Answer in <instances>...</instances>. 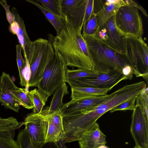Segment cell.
Listing matches in <instances>:
<instances>
[{"label": "cell", "instance_id": "6da1fadb", "mask_svg": "<svg viewBox=\"0 0 148 148\" xmlns=\"http://www.w3.org/2000/svg\"><path fill=\"white\" fill-rule=\"evenodd\" d=\"M66 21L60 33L49 35L54 51L67 66L93 70L91 56L81 33Z\"/></svg>", "mask_w": 148, "mask_h": 148}, {"label": "cell", "instance_id": "7a4b0ae2", "mask_svg": "<svg viewBox=\"0 0 148 148\" xmlns=\"http://www.w3.org/2000/svg\"><path fill=\"white\" fill-rule=\"evenodd\" d=\"M146 88L143 81L126 85L116 90L113 97L93 109L70 116L69 124L77 133L83 134L103 114L122 103L136 97Z\"/></svg>", "mask_w": 148, "mask_h": 148}, {"label": "cell", "instance_id": "3957f363", "mask_svg": "<svg viewBox=\"0 0 148 148\" xmlns=\"http://www.w3.org/2000/svg\"><path fill=\"white\" fill-rule=\"evenodd\" d=\"M87 45L93 64V71L97 74L117 71L128 64L124 54L111 49L96 34L82 36Z\"/></svg>", "mask_w": 148, "mask_h": 148}, {"label": "cell", "instance_id": "277c9868", "mask_svg": "<svg viewBox=\"0 0 148 148\" xmlns=\"http://www.w3.org/2000/svg\"><path fill=\"white\" fill-rule=\"evenodd\" d=\"M23 52L30 68L28 87L37 86L46 66L54 57V50L49 40L39 38L26 45Z\"/></svg>", "mask_w": 148, "mask_h": 148}, {"label": "cell", "instance_id": "5b68a950", "mask_svg": "<svg viewBox=\"0 0 148 148\" xmlns=\"http://www.w3.org/2000/svg\"><path fill=\"white\" fill-rule=\"evenodd\" d=\"M125 52L124 54L127 64L132 68L136 77L148 78V47L142 37L130 36L124 38Z\"/></svg>", "mask_w": 148, "mask_h": 148}, {"label": "cell", "instance_id": "8992f818", "mask_svg": "<svg viewBox=\"0 0 148 148\" xmlns=\"http://www.w3.org/2000/svg\"><path fill=\"white\" fill-rule=\"evenodd\" d=\"M67 69L64 61L55 52L53 58L46 66L37 85L38 89L48 97L51 96L62 83L66 82Z\"/></svg>", "mask_w": 148, "mask_h": 148}, {"label": "cell", "instance_id": "52a82bcc", "mask_svg": "<svg viewBox=\"0 0 148 148\" xmlns=\"http://www.w3.org/2000/svg\"><path fill=\"white\" fill-rule=\"evenodd\" d=\"M115 23L117 28L124 36L142 37L143 21L136 8L126 5L120 7L115 14Z\"/></svg>", "mask_w": 148, "mask_h": 148}, {"label": "cell", "instance_id": "ba28073f", "mask_svg": "<svg viewBox=\"0 0 148 148\" xmlns=\"http://www.w3.org/2000/svg\"><path fill=\"white\" fill-rule=\"evenodd\" d=\"M23 124L33 147L42 148L45 144L48 127L47 116L42 112L29 113L25 118Z\"/></svg>", "mask_w": 148, "mask_h": 148}, {"label": "cell", "instance_id": "9c48e42d", "mask_svg": "<svg viewBox=\"0 0 148 148\" xmlns=\"http://www.w3.org/2000/svg\"><path fill=\"white\" fill-rule=\"evenodd\" d=\"M127 79L126 77L121 73L112 71L99 73L95 77L68 80L66 82L69 84L71 88L86 87L108 88H112L122 81Z\"/></svg>", "mask_w": 148, "mask_h": 148}, {"label": "cell", "instance_id": "30bf717a", "mask_svg": "<svg viewBox=\"0 0 148 148\" xmlns=\"http://www.w3.org/2000/svg\"><path fill=\"white\" fill-rule=\"evenodd\" d=\"M87 0H62L61 11L66 21L82 30Z\"/></svg>", "mask_w": 148, "mask_h": 148}, {"label": "cell", "instance_id": "8fae6325", "mask_svg": "<svg viewBox=\"0 0 148 148\" xmlns=\"http://www.w3.org/2000/svg\"><path fill=\"white\" fill-rule=\"evenodd\" d=\"M148 121L140 106L136 105L132 115L130 132L136 146L148 148Z\"/></svg>", "mask_w": 148, "mask_h": 148}, {"label": "cell", "instance_id": "7c38bea8", "mask_svg": "<svg viewBox=\"0 0 148 148\" xmlns=\"http://www.w3.org/2000/svg\"><path fill=\"white\" fill-rule=\"evenodd\" d=\"M116 91L109 95L76 100H71L63 103L61 109L62 116L72 115L81 111L90 110L113 97Z\"/></svg>", "mask_w": 148, "mask_h": 148}, {"label": "cell", "instance_id": "4fadbf2b", "mask_svg": "<svg viewBox=\"0 0 148 148\" xmlns=\"http://www.w3.org/2000/svg\"><path fill=\"white\" fill-rule=\"evenodd\" d=\"M17 87L10 75L3 72L0 77V103L16 112H18L21 105L14 99L12 92Z\"/></svg>", "mask_w": 148, "mask_h": 148}, {"label": "cell", "instance_id": "5bb4252c", "mask_svg": "<svg viewBox=\"0 0 148 148\" xmlns=\"http://www.w3.org/2000/svg\"><path fill=\"white\" fill-rule=\"evenodd\" d=\"M115 15L112 16L101 25L103 26L106 29V39L104 42L115 51L125 54V36L120 32L116 27Z\"/></svg>", "mask_w": 148, "mask_h": 148}, {"label": "cell", "instance_id": "9a60e30c", "mask_svg": "<svg viewBox=\"0 0 148 148\" xmlns=\"http://www.w3.org/2000/svg\"><path fill=\"white\" fill-rule=\"evenodd\" d=\"M47 116L48 125L45 143H57L62 141L64 132L61 110L56 111Z\"/></svg>", "mask_w": 148, "mask_h": 148}, {"label": "cell", "instance_id": "2e32d148", "mask_svg": "<svg viewBox=\"0 0 148 148\" xmlns=\"http://www.w3.org/2000/svg\"><path fill=\"white\" fill-rule=\"evenodd\" d=\"M106 136L96 122L85 132L78 140L80 148H98L106 143Z\"/></svg>", "mask_w": 148, "mask_h": 148}, {"label": "cell", "instance_id": "e0dca14e", "mask_svg": "<svg viewBox=\"0 0 148 148\" xmlns=\"http://www.w3.org/2000/svg\"><path fill=\"white\" fill-rule=\"evenodd\" d=\"M12 11L15 19L14 21L10 24L9 29L12 33L17 35L23 51L25 45L31 40L27 33L23 20L19 16L16 9L13 8Z\"/></svg>", "mask_w": 148, "mask_h": 148}, {"label": "cell", "instance_id": "ac0fdd59", "mask_svg": "<svg viewBox=\"0 0 148 148\" xmlns=\"http://www.w3.org/2000/svg\"><path fill=\"white\" fill-rule=\"evenodd\" d=\"M66 82L62 83L54 91L50 106L43 109L42 112L46 115H50L56 111L61 110L63 105L64 96L69 93Z\"/></svg>", "mask_w": 148, "mask_h": 148}, {"label": "cell", "instance_id": "d6986e66", "mask_svg": "<svg viewBox=\"0 0 148 148\" xmlns=\"http://www.w3.org/2000/svg\"><path fill=\"white\" fill-rule=\"evenodd\" d=\"M112 88H98L86 87L71 88V100H76L106 95L108 92Z\"/></svg>", "mask_w": 148, "mask_h": 148}, {"label": "cell", "instance_id": "ffe728a7", "mask_svg": "<svg viewBox=\"0 0 148 148\" xmlns=\"http://www.w3.org/2000/svg\"><path fill=\"white\" fill-rule=\"evenodd\" d=\"M26 1L33 4L41 10L46 18L53 27L56 31V35H58L65 24V18L51 12L40 5L37 0H27Z\"/></svg>", "mask_w": 148, "mask_h": 148}, {"label": "cell", "instance_id": "44dd1931", "mask_svg": "<svg viewBox=\"0 0 148 148\" xmlns=\"http://www.w3.org/2000/svg\"><path fill=\"white\" fill-rule=\"evenodd\" d=\"M23 122H18L13 117L3 118L0 116V136L13 138L15 135V130L20 127Z\"/></svg>", "mask_w": 148, "mask_h": 148}, {"label": "cell", "instance_id": "7402d4cb", "mask_svg": "<svg viewBox=\"0 0 148 148\" xmlns=\"http://www.w3.org/2000/svg\"><path fill=\"white\" fill-rule=\"evenodd\" d=\"M29 88L17 87L12 92L14 99L24 108L30 109L33 108L34 105L32 94Z\"/></svg>", "mask_w": 148, "mask_h": 148}, {"label": "cell", "instance_id": "603a6c76", "mask_svg": "<svg viewBox=\"0 0 148 148\" xmlns=\"http://www.w3.org/2000/svg\"><path fill=\"white\" fill-rule=\"evenodd\" d=\"M16 61L20 79V84L22 86L29 88L27 79L29 75V66L21 54L22 47L20 44L16 45Z\"/></svg>", "mask_w": 148, "mask_h": 148}, {"label": "cell", "instance_id": "cb8c5ba5", "mask_svg": "<svg viewBox=\"0 0 148 148\" xmlns=\"http://www.w3.org/2000/svg\"><path fill=\"white\" fill-rule=\"evenodd\" d=\"M16 141L20 148H34L32 145L28 136L24 129L19 132ZM61 141L57 143H46L42 148H66L64 144H61Z\"/></svg>", "mask_w": 148, "mask_h": 148}, {"label": "cell", "instance_id": "d4e9b609", "mask_svg": "<svg viewBox=\"0 0 148 148\" xmlns=\"http://www.w3.org/2000/svg\"><path fill=\"white\" fill-rule=\"evenodd\" d=\"M120 7H121L113 4L106 5L104 1L102 8L96 14L97 18L98 27L106 22L112 16L114 15Z\"/></svg>", "mask_w": 148, "mask_h": 148}, {"label": "cell", "instance_id": "484cf974", "mask_svg": "<svg viewBox=\"0 0 148 148\" xmlns=\"http://www.w3.org/2000/svg\"><path fill=\"white\" fill-rule=\"evenodd\" d=\"M30 91L32 95L34 105L33 113H40L42 112L49 97L36 88Z\"/></svg>", "mask_w": 148, "mask_h": 148}, {"label": "cell", "instance_id": "4316f807", "mask_svg": "<svg viewBox=\"0 0 148 148\" xmlns=\"http://www.w3.org/2000/svg\"><path fill=\"white\" fill-rule=\"evenodd\" d=\"M99 74L93 70L78 68L76 69L67 70L65 75V81L75 80L79 78L97 76Z\"/></svg>", "mask_w": 148, "mask_h": 148}, {"label": "cell", "instance_id": "83f0119b", "mask_svg": "<svg viewBox=\"0 0 148 148\" xmlns=\"http://www.w3.org/2000/svg\"><path fill=\"white\" fill-rule=\"evenodd\" d=\"M37 1L41 3L43 6L51 12L58 16L64 17L61 11L62 0Z\"/></svg>", "mask_w": 148, "mask_h": 148}, {"label": "cell", "instance_id": "f1b7e54d", "mask_svg": "<svg viewBox=\"0 0 148 148\" xmlns=\"http://www.w3.org/2000/svg\"><path fill=\"white\" fill-rule=\"evenodd\" d=\"M98 29L97 16L93 12L89 19L83 25L82 35V36L95 35Z\"/></svg>", "mask_w": 148, "mask_h": 148}, {"label": "cell", "instance_id": "f546056e", "mask_svg": "<svg viewBox=\"0 0 148 148\" xmlns=\"http://www.w3.org/2000/svg\"><path fill=\"white\" fill-rule=\"evenodd\" d=\"M136 104L138 105L144 113L148 121V89L147 87L136 97Z\"/></svg>", "mask_w": 148, "mask_h": 148}, {"label": "cell", "instance_id": "4dcf8cb0", "mask_svg": "<svg viewBox=\"0 0 148 148\" xmlns=\"http://www.w3.org/2000/svg\"><path fill=\"white\" fill-rule=\"evenodd\" d=\"M136 97L125 101L115 106L110 110V113L117 111L133 110L136 106Z\"/></svg>", "mask_w": 148, "mask_h": 148}, {"label": "cell", "instance_id": "1f68e13d", "mask_svg": "<svg viewBox=\"0 0 148 148\" xmlns=\"http://www.w3.org/2000/svg\"><path fill=\"white\" fill-rule=\"evenodd\" d=\"M0 148H20L16 141L13 138L0 136Z\"/></svg>", "mask_w": 148, "mask_h": 148}, {"label": "cell", "instance_id": "d6a6232c", "mask_svg": "<svg viewBox=\"0 0 148 148\" xmlns=\"http://www.w3.org/2000/svg\"><path fill=\"white\" fill-rule=\"evenodd\" d=\"M0 3L5 10L7 20L10 24H11L14 21L15 17L14 14L10 11V6L7 4L6 1H0Z\"/></svg>", "mask_w": 148, "mask_h": 148}, {"label": "cell", "instance_id": "836d02e7", "mask_svg": "<svg viewBox=\"0 0 148 148\" xmlns=\"http://www.w3.org/2000/svg\"><path fill=\"white\" fill-rule=\"evenodd\" d=\"M94 2V0H87L84 25L89 19L93 12Z\"/></svg>", "mask_w": 148, "mask_h": 148}, {"label": "cell", "instance_id": "e575fe53", "mask_svg": "<svg viewBox=\"0 0 148 148\" xmlns=\"http://www.w3.org/2000/svg\"><path fill=\"white\" fill-rule=\"evenodd\" d=\"M122 73L126 77L127 79L131 80L134 74V71L130 65L127 64L122 69Z\"/></svg>", "mask_w": 148, "mask_h": 148}, {"label": "cell", "instance_id": "d590c367", "mask_svg": "<svg viewBox=\"0 0 148 148\" xmlns=\"http://www.w3.org/2000/svg\"><path fill=\"white\" fill-rule=\"evenodd\" d=\"M126 5L134 7L138 10H140L145 16L147 17L148 14L145 9L142 7L138 5L136 3L132 0H123Z\"/></svg>", "mask_w": 148, "mask_h": 148}, {"label": "cell", "instance_id": "8d00e7d4", "mask_svg": "<svg viewBox=\"0 0 148 148\" xmlns=\"http://www.w3.org/2000/svg\"><path fill=\"white\" fill-rule=\"evenodd\" d=\"M104 4L108 5L110 4H113L121 7L126 5L123 0H104Z\"/></svg>", "mask_w": 148, "mask_h": 148}, {"label": "cell", "instance_id": "74e56055", "mask_svg": "<svg viewBox=\"0 0 148 148\" xmlns=\"http://www.w3.org/2000/svg\"><path fill=\"white\" fill-rule=\"evenodd\" d=\"M98 148H109L108 146L105 145H102L99 147Z\"/></svg>", "mask_w": 148, "mask_h": 148}, {"label": "cell", "instance_id": "f35d334b", "mask_svg": "<svg viewBox=\"0 0 148 148\" xmlns=\"http://www.w3.org/2000/svg\"><path fill=\"white\" fill-rule=\"evenodd\" d=\"M134 148H141L138 146H136Z\"/></svg>", "mask_w": 148, "mask_h": 148}]
</instances>
